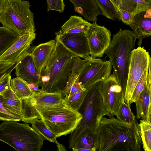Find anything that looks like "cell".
I'll use <instances>...</instances> for the list:
<instances>
[{
	"instance_id": "4fadbf2b",
	"label": "cell",
	"mask_w": 151,
	"mask_h": 151,
	"mask_svg": "<svg viewBox=\"0 0 151 151\" xmlns=\"http://www.w3.org/2000/svg\"><path fill=\"white\" fill-rule=\"evenodd\" d=\"M36 36L35 32L20 36L5 52L0 55V61L9 63H16L28 52Z\"/></svg>"
},
{
	"instance_id": "836d02e7",
	"label": "cell",
	"mask_w": 151,
	"mask_h": 151,
	"mask_svg": "<svg viewBox=\"0 0 151 151\" xmlns=\"http://www.w3.org/2000/svg\"><path fill=\"white\" fill-rule=\"evenodd\" d=\"M47 11L55 10L63 13L65 5L63 0H47Z\"/></svg>"
},
{
	"instance_id": "7a4b0ae2",
	"label": "cell",
	"mask_w": 151,
	"mask_h": 151,
	"mask_svg": "<svg viewBox=\"0 0 151 151\" xmlns=\"http://www.w3.org/2000/svg\"><path fill=\"white\" fill-rule=\"evenodd\" d=\"M22 114V120L25 123H30L36 119L42 120L56 138L71 134L83 117L81 113L62 101L59 103L37 105Z\"/></svg>"
},
{
	"instance_id": "e0dca14e",
	"label": "cell",
	"mask_w": 151,
	"mask_h": 151,
	"mask_svg": "<svg viewBox=\"0 0 151 151\" xmlns=\"http://www.w3.org/2000/svg\"><path fill=\"white\" fill-rule=\"evenodd\" d=\"M63 98L60 93H33L29 97L21 100L22 112L37 105L60 103Z\"/></svg>"
},
{
	"instance_id": "83f0119b",
	"label": "cell",
	"mask_w": 151,
	"mask_h": 151,
	"mask_svg": "<svg viewBox=\"0 0 151 151\" xmlns=\"http://www.w3.org/2000/svg\"><path fill=\"white\" fill-rule=\"evenodd\" d=\"M101 10L102 15L114 21H120L117 11L110 0H94Z\"/></svg>"
},
{
	"instance_id": "f35d334b",
	"label": "cell",
	"mask_w": 151,
	"mask_h": 151,
	"mask_svg": "<svg viewBox=\"0 0 151 151\" xmlns=\"http://www.w3.org/2000/svg\"><path fill=\"white\" fill-rule=\"evenodd\" d=\"M115 6L118 13V15L120 19V16L121 13L120 7L121 5V0H110Z\"/></svg>"
},
{
	"instance_id": "9a60e30c",
	"label": "cell",
	"mask_w": 151,
	"mask_h": 151,
	"mask_svg": "<svg viewBox=\"0 0 151 151\" xmlns=\"http://www.w3.org/2000/svg\"><path fill=\"white\" fill-rule=\"evenodd\" d=\"M14 69L17 77L39 87L40 76L30 52H28L16 62Z\"/></svg>"
},
{
	"instance_id": "9c48e42d",
	"label": "cell",
	"mask_w": 151,
	"mask_h": 151,
	"mask_svg": "<svg viewBox=\"0 0 151 151\" xmlns=\"http://www.w3.org/2000/svg\"><path fill=\"white\" fill-rule=\"evenodd\" d=\"M151 60L149 52L144 48V47H138L132 51L124 96L125 102L127 104H129L133 91L147 68Z\"/></svg>"
},
{
	"instance_id": "5bb4252c",
	"label": "cell",
	"mask_w": 151,
	"mask_h": 151,
	"mask_svg": "<svg viewBox=\"0 0 151 151\" xmlns=\"http://www.w3.org/2000/svg\"><path fill=\"white\" fill-rule=\"evenodd\" d=\"M151 60L148 67L146 83L136 104V116L138 119L148 122L151 121Z\"/></svg>"
},
{
	"instance_id": "7c38bea8",
	"label": "cell",
	"mask_w": 151,
	"mask_h": 151,
	"mask_svg": "<svg viewBox=\"0 0 151 151\" xmlns=\"http://www.w3.org/2000/svg\"><path fill=\"white\" fill-rule=\"evenodd\" d=\"M55 34V40L76 56L84 59L90 56L86 33H64L60 30Z\"/></svg>"
},
{
	"instance_id": "44dd1931",
	"label": "cell",
	"mask_w": 151,
	"mask_h": 151,
	"mask_svg": "<svg viewBox=\"0 0 151 151\" xmlns=\"http://www.w3.org/2000/svg\"><path fill=\"white\" fill-rule=\"evenodd\" d=\"M91 23L81 17L71 16L62 26L60 30L64 33L86 34Z\"/></svg>"
},
{
	"instance_id": "603a6c76",
	"label": "cell",
	"mask_w": 151,
	"mask_h": 151,
	"mask_svg": "<svg viewBox=\"0 0 151 151\" xmlns=\"http://www.w3.org/2000/svg\"><path fill=\"white\" fill-rule=\"evenodd\" d=\"M80 68V66L77 64L73 65L68 82L61 93L63 98L69 97L80 91L85 89L81 86L78 79V73Z\"/></svg>"
},
{
	"instance_id": "1f68e13d",
	"label": "cell",
	"mask_w": 151,
	"mask_h": 151,
	"mask_svg": "<svg viewBox=\"0 0 151 151\" xmlns=\"http://www.w3.org/2000/svg\"><path fill=\"white\" fill-rule=\"evenodd\" d=\"M3 101V97L0 94V121L19 122L22 120V117L7 110L4 106Z\"/></svg>"
},
{
	"instance_id": "6da1fadb",
	"label": "cell",
	"mask_w": 151,
	"mask_h": 151,
	"mask_svg": "<svg viewBox=\"0 0 151 151\" xmlns=\"http://www.w3.org/2000/svg\"><path fill=\"white\" fill-rule=\"evenodd\" d=\"M98 131V151H140L142 142L137 121L132 125L117 118L103 117Z\"/></svg>"
},
{
	"instance_id": "52a82bcc",
	"label": "cell",
	"mask_w": 151,
	"mask_h": 151,
	"mask_svg": "<svg viewBox=\"0 0 151 151\" xmlns=\"http://www.w3.org/2000/svg\"><path fill=\"white\" fill-rule=\"evenodd\" d=\"M29 2L22 0H6L0 15V22L19 36L35 31L34 14Z\"/></svg>"
},
{
	"instance_id": "8992f818",
	"label": "cell",
	"mask_w": 151,
	"mask_h": 151,
	"mask_svg": "<svg viewBox=\"0 0 151 151\" xmlns=\"http://www.w3.org/2000/svg\"><path fill=\"white\" fill-rule=\"evenodd\" d=\"M102 81L97 82L86 90L87 94L83 105L82 119L70 137L69 147L71 148L77 138L85 129L89 128L98 131L100 122L108 113L103 105L100 93Z\"/></svg>"
},
{
	"instance_id": "4316f807",
	"label": "cell",
	"mask_w": 151,
	"mask_h": 151,
	"mask_svg": "<svg viewBox=\"0 0 151 151\" xmlns=\"http://www.w3.org/2000/svg\"><path fill=\"white\" fill-rule=\"evenodd\" d=\"M19 36L8 28L0 27V55L5 52Z\"/></svg>"
},
{
	"instance_id": "277c9868",
	"label": "cell",
	"mask_w": 151,
	"mask_h": 151,
	"mask_svg": "<svg viewBox=\"0 0 151 151\" xmlns=\"http://www.w3.org/2000/svg\"><path fill=\"white\" fill-rule=\"evenodd\" d=\"M136 40L132 31L120 29L113 36L104 53L110 59L113 68L112 74L122 87L124 96L131 52L134 49Z\"/></svg>"
},
{
	"instance_id": "3957f363",
	"label": "cell",
	"mask_w": 151,
	"mask_h": 151,
	"mask_svg": "<svg viewBox=\"0 0 151 151\" xmlns=\"http://www.w3.org/2000/svg\"><path fill=\"white\" fill-rule=\"evenodd\" d=\"M56 41L54 49L40 74L39 87L47 93H61L70 75L76 56Z\"/></svg>"
},
{
	"instance_id": "4dcf8cb0",
	"label": "cell",
	"mask_w": 151,
	"mask_h": 151,
	"mask_svg": "<svg viewBox=\"0 0 151 151\" xmlns=\"http://www.w3.org/2000/svg\"><path fill=\"white\" fill-rule=\"evenodd\" d=\"M116 116L119 119L130 125L137 121L135 116L131 111L130 105L127 104L124 99L120 104L118 111Z\"/></svg>"
},
{
	"instance_id": "30bf717a",
	"label": "cell",
	"mask_w": 151,
	"mask_h": 151,
	"mask_svg": "<svg viewBox=\"0 0 151 151\" xmlns=\"http://www.w3.org/2000/svg\"><path fill=\"white\" fill-rule=\"evenodd\" d=\"M100 93L104 107L109 117L116 115L124 99L122 87L113 74L102 81Z\"/></svg>"
},
{
	"instance_id": "f546056e",
	"label": "cell",
	"mask_w": 151,
	"mask_h": 151,
	"mask_svg": "<svg viewBox=\"0 0 151 151\" xmlns=\"http://www.w3.org/2000/svg\"><path fill=\"white\" fill-rule=\"evenodd\" d=\"M87 93L86 90H83L69 97L63 98L62 101L70 108L78 111L84 102Z\"/></svg>"
},
{
	"instance_id": "ab89813d",
	"label": "cell",
	"mask_w": 151,
	"mask_h": 151,
	"mask_svg": "<svg viewBox=\"0 0 151 151\" xmlns=\"http://www.w3.org/2000/svg\"><path fill=\"white\" fill-rule=\"evenodd\" d=\"M28 85L32 91L33 93H39L42 91L41 89L39 88V87L36 86L34 84L32 83H28Z\"/></svg>"
},
{
	"instance_id": "5b68a950",
	"label": "cell",
	"mask_w": 151,
	"mask_h": 151,
	"mask_svg": "<svg viewBox=\"0 0 151 151\" xmlns=\"http://www.w3.org/2000/svg\"><path fill=\"white\" fill-rule=\"evenodd\" d=\"M45 139L26 123L4 121L0 124V141L17 151H40Z\"/></svg>"
},
{
	"instance_id": "e575fe53",
	"label": "cell",
	"mask_w": 151,
	"mask_h": 151,
	"mask_svg": "<svg viewBox=\"0 0 151 151\" xmlns=\"http://www.w3.org/2000/svg\"><path fill=\"white\" fill-rule=\"evenodd\" d=\"M120 20L127 25L129 26L133 22L134 15L127 11L121 9Z\"/></svg>"
},
{
	"instance_id": "cb8c5ba5",
	"label": "cell",
	"mask_w": 151,
	"mask_h": 151,
	"mask_svg": "<svg viewBox=\"0 0 151 151\" xmlns=\"http://www.w3.org/2000/svg\"><path fill=\"white\" fill-rule=\"evenodd\" d=\"M30 123L32 124V127L41 135L45 140L55 143L57 147L58 151L66 150L63 145L60 144L57 141L56 138L47 128L42 120L36 119L32 121Z\"/></svg>"
},
{
	"instance_id": "60d3db41",
	"label": "cell",
	"mask_w": 151,
	"mask_h": 151,
	"mask_svg": "<svg viewBox=\"0 0 151 151\" xmlns=\"http://www.w3.org/2000/svg\"><path fill=\"white\" fill-rule=\"evenodd\" d=\"M6 0H0V15L4 9Z\"/></svg>"
},
{
	"instance_id": "7402d4cb",
	"label": "cell",
	"mask_w": 151,
	"mask_h": 151,
	"mask_svg": "<svg viewBox=\"0 0 151 151\" xmlns=\"http://www.w3.org/2000/svg\"><path fill=\"white\" fill-rule=\"evenodd\" d=\"M0 94L3 97L4 107L10 112L22 117L21 100L16 96L11 87Z\"/></svg>"
},
{
	"instance_id": "d4e9b609",
	"label": "cell",
	"mask_w": 151,
	"mask_h": 151,
	"mask_svg": "<svg viewBox=\"0 0 151 151\" xmlns=\"http://www.w3.org/2000/svg\"><path fill=\"white\" fill-rule=\"evenodd\" d=\"M121 1L120 9L127 11L134 15L143 11L151 9V0H121Z\"/></svg>"
},
{
	"instance_id": "d590c367",
	"label": "cell",
	"mask_w": 151,
	"mask_h": 151,
	"mask_svg": "<svg viewBox=\"0 0 151 151\" xmlns=\"http://www.w3.org/2000/svg\"><path fill=\"white\" fill-rule=\"evenodd\" d=\"M11 74L7 75L0 82V93L10 87Z\"/></svg>"
},
{
	"instance_id": "ac0fdd59",
	"label": "cell",
	"mask_w": 151,
	"mask_h": 151,
	"mask_svg": "<svg viewBox=\"0 0 151 151\" xmlns=\"http://www.w3.org/2000/svg\"><path fill=\"white\" fill-rule=\"evenodd\" d=\"M100 139L98 131L87 128L78 136L72 149L74 151H98Z\"/></svg>"
},
{
	"instance_id": "d6a6232c",
	"label": "cell",
	"mask_w": 151,
	"mask_h": 151,
	"mask_svg": "<svg viewBox=\"0 0 151 151\" xmlns=\"http://www.w3.org/2000/svg\"><path fill=\"white\" fill-rule=\"evenodd\" d=\"M148 68L145 71L140 79L137 84L132 93L129 104L135 103L137 100L140 94L143 91L146 80Z\"/></svg>"
},
{
	"instance_id": "8fae6325",
	"label": "cell",
	"mask_w": 151,
	"mask_h": 151,
	"mask_svg": "<svg viewBox=\"0 0 151 151\" xmlns=\"http://www.w3.org/2000/svg\"><path fill=\"white\" fill-rule=\"evenodd\" d=\"M86 35L90 56L95 58L102 57L111 42L109 30L95 22L91 24Z\"/></svg>"
},
{
	"instance_id": "484cf974",
	"label": "cell",
	"mask_w": 151,
	"mask_h": 151,
	"mask_svg": "<svg viewBox=\"0 0 151 151\" xmlns=\"http://www.w3.org/2000/svg\"><path fill=\"white\" fill-rule=\"evenodd\" d=\"M10 84L13 93L21 100L29 97L33 93L28 83L19 78L11 79Z\"/></svg>"
},
{
	"instance_id": "ffe728a7",
	"label": "cell",
	"mask_w": 151,
	"mask_h": 151,
	"mask_svg": "<svg viewBox=\"0 0 151 151\" xmlns=\"http://www.w3.org/2000/svg\"><path fill=\"white\" fill-rule=\"evenodd\" d=\"M73 4L76 12L85 20L93 23L96 22L97 17L101 11L94 0H69Z\"/></svg>"
},
{
	"instance_id": "2e32d148",
	"label": "cell",
	"mask_w": 151,
	"mask_h": 151,
	"mask_svg": "<svg viewBox=\"0 0 151 151\" xmlns=\"http://www.w3.org/2000/svg\"><path fill=\"white\" fill-rule=\"evenodd\" d=\"M129 26L133 30L134 37L138 39L137 45L141 46L143 39L151 35V9L134 15L133 22Z\"/></svg>"
},
{
	"instance_id": "8d00e7d4",
	"label": "cell",
	"mask_w": 151,
	"mask_h": 151,
	"mask_svg": "<svg viewBox=\"0 0 151 151\" xmlns=\"http://www.w3.org/2000/svg\"><path fill=\"white\" fill-rule=\"evenodd\" d=\"M16 63H6L0 61V73L9 69Z\"/></svg>"
},
{
	"instance_id": "d6986e66",
	"label": "cell",
	"mask_w": 151,
	"mask_h": 151,
	"mask_svg": "<svg viewBox=\"0 0 151 151\" xmlns=\"http://www.w3.org/2000/svg\"><path fill=\"white\" fill-rule=\"evenodd\" d=\"M56 42V40H52L41 43L35 47L30 52L40 76L54 49Z\"/></svg>"
},
{
	"instance_id": "f1b7e54d",
	"label": "cell",
	"mask_w": 151,
	"mask_h": 151,
	"mask_svg": "<svg viewBox=\"0 0 151 151\" xmlns=\"http://www.w3.org/2000/svg\"><path fill=\"white\" fill-rule=\"evenodd\" d=\"M139 125L143 149L145 151H151V122L141 120Z\"/></svg>"
},
{
	"instance_id": "74e56055",
	"label": "cell",
	"mask_w": 151,
	"mask_h": 151,
	"mask_svg": "<svg viewBox=\"0 0 151 151\" xmlns=\"http://www.w3.org/2000/svg\"><path fill=\"white\" fill-rule=\"evenodd\" d=\"M16 65V63L9 69L0 73V82L7 75L11 74L12 71L15 69Z\"/></svg>"
},
{
	"instance_id": "ba28073f",
	"label": "cell",
	"mask_w": 151,
	"mask_h": 151,
	"mask_svg": "<svg viewBox=\"0 0 151 151\" xmlns=\"http://www.w3.org/2000/svg\"><path fill=\"white\" fill-rule=\"evenodd\" d=\"M85 61L78 73V79L82 87L87 89L95 83L102 81L111 74L112 66L110 61H104L90 56Z\"/></svg>"
}]
</instances>
